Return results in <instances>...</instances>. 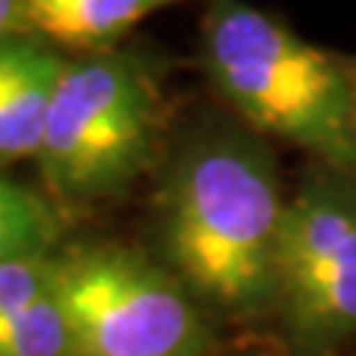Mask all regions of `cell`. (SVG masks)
Masks as SVG:
<instances>
[{"mask_svg": "<svg viewBox=\"0 0 356 356\" xmlns=\"http://www.w3.org/2000/svg\"><path fill=\"white\" fill-rule=\"evenodd\" d=\"M285 205L267 137L208 122L163 154L146 252L214 318H270Z\"/></svg>", "mask_w": 356, "mask_h": 356, "instance_id": "cell-1", "label": "cell"}, {"mask_svg": "<svg viewBox=\"0 0 356 356\" xmlns=\"http://www.w3.org/2000/svg\"><path fill=\"white\" fill-rule=\"evenodd\" d=\"M202 65L232 116L330 170L356 172V60L243 0H208Z\"/></svg>", "mask_w": 356, "mask_h": 356, "instance_id": "cell-2", "label": "cell"}, {"mask_svg": "<svg viewBox=\"0 0 356 356\" xmlns=\"http://www.w3.org/2000/svg\"><path fill=\"white\" fill-rule=\"evenodd\" d=\"M166 98L161 69L137 48L65 63L39 149L48 193L65 205L116 199L163 161Z\"/></svg>", "mask_w": 356, "mask_h": 356, "instance_id": "cell-3", "label": "cell"}, {"mask_svg": "<svg viewBox=\"0 0 356 356\" xmlns=\"http://www.w3.org/2000/svg\"><path fill=\"white\" fill-rule=\"evenodd\" d=\"M57 297L69 356H211L217 344L214 315L137 247H60Z\"/></svg>", "mask_w": 356, "mask_h": 356, "instance_id": "cell-4", "label": "cell"}, {"mask_svg": "<svg viewBox=\"0 0 356 356\" xmlns=\"http://www.w3.org/2000/svg\"><path fill=\"white\" fill-rule=\"evenodd\" d=\"M273 318L294 356H339L356 341V172L315 163L288 196Z\"/></svg>", "mask_w": 356, "mask_h": 356, "instance_id": "cell-5", "label": "cell"}, {"mask_svg": "<svg viewBox=\"0 0 356 356\" xmlns=\"http://www.w3.org/2000/svg\"><path fill=\"white\" fill-rule=\"evenodd\" d=\"M65 63L54 44L30 33L0 39V170L39 158Z\"/></svg>", "mask_w": 356, "mask_h": 356, "instance_id": "cell-6", "label": "cell"}, {"mask_svg": "<svg viewBox=\"0 0 356 356\" xmlns=\"http://www.w3.org/2000/svg\"><path fill=\"white\" fill-rule=\"evenodd\" d=\"M172 3L178 0H24V30L54 48L98 54Z\"/></svg>", "mask_w": 356, "mask_h": 356, "instance_id": "cell-7", "label": "cell"}, {"mask_svg": "<svg viewBox=\"0 0 356 356\" xmlns=\"http://www.w3.org/2000/svg\"><path fill=\"white\" fill-rule=\"evenodd\" d=\"M63 220L54 199L0 172V264L54 255L60 250Z\"/></svg>", "mask_w": 356, "mask_h": 356, "instance_id": "cell-8", "label": "cell"}, {"mask_svg": "<svg viewBox=\"0 0 356 356\" xmlns=\"http://www.w3.org/2000/svg\"><path fill=\"white\" fill-rule=\"evenodd\" d=\"M0 356H69V327L57 288L36 303L0 315Z\"/></svg>", "mask_w": 356, "mask_h": 356, "instance_id": "cell-9", "label": "cell"}, {"mask_svg": "<svg viewBox=\"0 0 356 356\" xmlns=\"http://www.w3.org/2000/svg\"><path fill=\"white\" fill-rule=\"evenodd\" d=\"M24 30V0H0V39L18 36Z\"/></svg>", "mask_w": 356, "mask_h": 356, "instance_id": "cell-10", "label": "cell"}]
</instances>
